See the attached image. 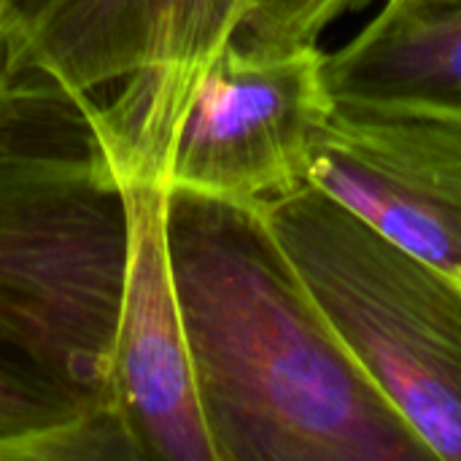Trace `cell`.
<instances>
[{"label": "cell", "instance_id": "8992f818", "mask_svg": "<svg viewBox=\"0 0 461 461\" xmlns=\"http://www.w3.org/2000/svg\"><path fill=\"white\" fill-rule=\"evenodd\" d=\"M130 265L119 308L111 408L138 461H216L167 249V189L124 184Z\"/></svg>", "mask_w": 461, "mask_h": 461}, {"label": "cell", "instance_id": "3957f363", "mask_svg": "<svg viewBox=\"0 0 461 461\" xmlns=\"http://www.w3.org/2000/svg\"><path fill=\"white\" fill-rule=\"evenodd\" d=\"M319 41L235 32L205 59L132 76L86 119L122 184H157L265 208L308 186L335 111Z\"/></svg>", "mask_w": 461, "mask_h": 461}, {"label": "cell", "instance_id": "7c38bea8", "mask_svg": "<svg viewBox=\"0 0 461 461\" xmlns=\"http://www.w3.org/2000/svg\"><path fill=\"white\" fill-rule=\"evenodd\" d=\"M381 8L397 14H435V11L461 8V0H384Z\"/></svg>", "mask_w": 461, "mask_h": 461}, {"label": "cell", "instance_id": "8fae6325", "mask_svg": "<svg viewBox=\"0 0 461 461\" xmlns=\"http://www.w3.org/2000/svg\"><path fill=\"white\" fill-rule=\"evenodd\" d=\"M46 84V78H38L22 68L14 38L0 14V143L27 116Z\"/></svg>", "mask_w": 461, "mask_h": 461}, {"label": "cell", "instance_id": "5b68a950", "mask_svg": "<svg viewBox=\"0 0 461 461\" xmlns=\"http://www.w3.org/2000/svg\"><path fill=\"white\" fill-rule=\"evenodd\" d=\"M308 186L461 286V111L338 100Z\"/></svg>", "mask_w": 461, "mask_h": 461}, {"label": "cell", "instance_id": "30bf717a", "mask_svg": "<svg viewBox=\"0 0 461 461\" xmlns=\"http://www.w3.org/2000/svg\"><path fill=\"white\" fill-rule=\"evenodd\" d=\"M348 11H357V0H254L246 30L265 38L319 41Z\"/></svg>", "mask_w": 461, "mask_h": 461}, {"label": "cell", "instance_id": "6da1fadb", "mask_svg": "<svg viewBox=\"0 0 461 461\" xmlns=\"http://www.w3.org/2000/svg\"><path fill=\"white\" fill-rule=\"evenodd\" d=\"M167 249L216 461H429L262 208L167 189Z\"/></svg>", "mask_w": 461, "mask_h": 461}, {"label": "cell", "instance_id": "52a82bcc", "mask_svg": "<svg viewBox=\"0 0 461 461\" xmlns=\"http://www.w3.org/2000/svg\"><path fill=\"white\" fill-rule=\"evenodd\" d=\"M254 0H3L22 68L76 100L132 76L189 68L235 32Z\"/></svg>", "mask_w": 461, "mask_h": 461}, {"label": "cell", "instance_id": "7a4b0ae2", "mask_svg": "<svg viewBox=\"0 0 461 461\" xmlns=\"http://www.w3.org/2000/svg\"><path fill=\"white\" fill-rule=\"evenodd\" d=\"M127 265V186L97 146L86 100L46 84L0 143V354L113 413Z\"/></svg>", "mask_w": 461, "mask_h": 461}, {"label": "cell", "instance_id": "ba28073f", "mask_svg": "<svg viewBox=\"0 0 461 461\" xmlns=\"http://www.w3.org/2000/svg\"><path fill=\"white\" fill-rule=\"evenodd\" d=\"M338 100L424 103L461 111V8L435 14L378 11L330 54Z\"/></svg>", "mask_w": 461, "mask_h": 461}, {"label": "cell", "instance_id": "4fadbf2b", "mask_svg": "<svg viewBox=\"0 0 461 461\" xmlns=\"http://www.w3.org/2000/svg\"><path fill=\"white\" fill-rule=\"evenodd\" d=\"M0 11H3V0H0Z\"/></svg>", "mask_w": 461, "mask_h": 461}, {"label": "cell", "instance_id": "277c9868", "mask_svg": "<svg viewBox=\"0 0 461 461\" xmlns=\"http://www.w3.org/2000/svg\"><path fill=\"white\" fill-rule=\"evenodd\" d=\"M262 213L332 330L432 459L461 461V286L313 186Z\"/></svg>", "mask_w": 461, "mask_h": 461}, {"label": "cell", "instance_id": "9c48e42d", "mask_svg": "<svg viewBox=\"0 0 461 461\" xmlns=\"http://www.w3.org/2000/svg\"><path fill=\"white\" fill-rule=\"evenodd\" d=\"M130 459L138 454L100 411L0 354V461Z\"/></svg>", "mask_w": 461, "mask_h": 461}]
</instances>
